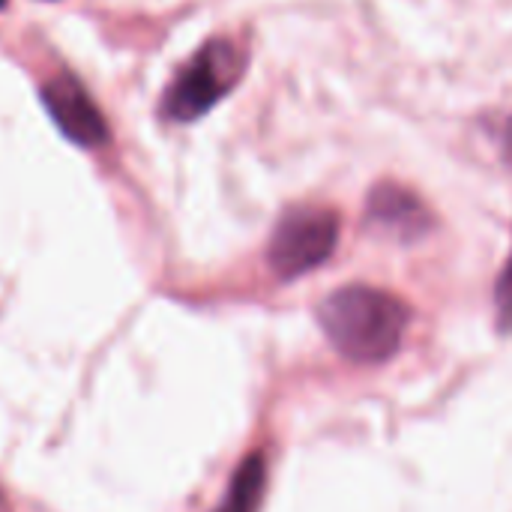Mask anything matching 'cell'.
<instances>
[{"label": "cell", "mask_w": 512, "mask_h": 512, "mask_svg": "<svg viewBox=\"0 0 512 512\" xmlns=\"http://www.w3.org/2000/svg\"><path fill=\"white\" fill-rule=\"evenodd\" d=\"M411 309L396 294L369 285H345L324 297L318 324L333 348L351 363L390 360L408 330Z\"/></svg>", "instance_id": "cell-1"}, {"label": "cell", "mask_w": 512, "mask_h": 512, "mask_svg": "<svg viewBox=\"0 0 512 512\" xmlns=\"http://www.w3.org/2000/svg\"><path fill=\"white\" fill-rule=\"evenodd\" d=\"M243 75V54L228 39H210L168 84L162 96V114L174 123H192L204 117Z\"/></svg>", "instance_id": "cell-2"}, {"label": "cell", "mask_w": 512, "mask_h": 512, "mask_svg": "<svg viewBox=\"0 0 512 512\" xmlns=\"http://www.w3.org/2000/svg\"><path fill=\"white\" fill-rule=\"evenodd\" d=\"M339 240V216L330 207H291L273 228L267 261L279 279H297L321 267Z\"/></svg>", "instance_id": "cell-3"}, {"label": "cell", "mask_w": 512, "mask_h": 512, "mask_svg": "<svg viewBox=\"0 0 512 512\" xmlns=\"http://www.w3.org/2000/svg\"><path fill=\"white\" fill-rule=\"evenodd\" d=\"M42 105L57 129L78 147H99L108 138V123L75 75H54L42 87Z\"/></svg>", "instance_id": "cell-4"}, {"label": "cell", "mask_w": 512, "mask_h": 512, "mask_svg": "<svg viewBox=\"0 0 512 512\" xmlns=\"http://www.w3.org/2000/svg\"><path fill=\"white\" fill-rule=\"evenodd\" d=\"M369 222L399 240L423 237L432 228V216L423 201L399 183H381L369 195Z\"/></svg>", "instance_id": "cell-5"}, {"label": "cell", "mask_w": 512, "mask_h": 512, "mask_svg": "<svg viewBox=\"0 0 512 512\" xmlns=\"http://www.w3.org/2000/svg\"><path fill=\"white\" fill-rule=\"evenodd\" d=\"M264 486H267L264 456L261 453H252L234 471L231 486H228V495H225L222 507L216 512H258L261 498H264Z\"/></svg>", "instance_id": "cell-6"}, {"label": "cell", "mask_w": 512, "mask_h": 512, "mask_svg": "<svg viewBox=\"0 0 512 512\" xmlns=\"http://www.w3.org/2000/svg\"><path fill=\"white\" fill-rule=\"evenodd\" d=\"M495 306H498V327L504 333H512V252L498 276V288H495Z\"/></svg>", "instance_id": "cell-7"}, {"label": "cell", "mask_w": 512, "mask_h": 512, "mask_svg": "<svg viewBox=\"0 0 512 512\" xmlns=\"http://www.w3.org/2000/svg\"><path fill=\"white\" fill-rule=\"evenodd\" d=\"M504 153H507V162L512 165V120H510V126H507V141H504Z\"/></svg>", "instance_id": "cell-8"}, {"label": "cell", "mask_w": 512, "mask_h": 512, "mask_svg": "<svg viewBox=\"0 0 512 512\" xmlns=\"http://www.w3.org/2000/svg\"><path fill=\"white\" fill-rule=\"evenodd\" d=\"M3 6H6V0H0V9H3Z\"/></svg>", "instance_id": "cell-9"}, {"label": "cell", "mask_w": 512, "mask_h": 512, "mask_svg": "<svg viewBox=\"0 0 512 512\" xmlns=\"http://www.w3.org/2000/svg\"><path fill=\"white\" fill-rule=\"evenodd\" d=\"M0 512H3V504H0Z\"/></svg>", "instance_id": "cell-10"}]
</instances>
